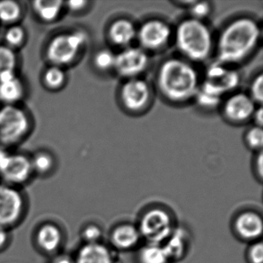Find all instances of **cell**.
<instances>
[{
  "label": "cell",
  "instance_id": "cell-1",
  "mask_svg": "<svg viewBox=\"0 0 263 263\" xmlns=\"http://www.w3.org/2000/svg\"><path fill=\"white\" fill-rule=\"evenodd\" d=\"M260 38L261 29L255 20L250 17L233 20L220 33L216 63L229 67L242 62L255 50Z\"/></svg>",
  "mask_w": 263,
  "mask_h": 263
},
{
  "label": "cell",
  "instance_id": "cell-25",
  "mask_svg": "<svg viewBox=\"0 0 263 263\" xmlns=\"http://www.w3.org/2000/svg\"><path fill=\"white\" fill-rule=\"evenodd\" d=\"M30 161L33 172L40 175H47L54 167L55 161L53 155L44 151L35 154Z\"/></svg>",
  "mask_w": 263,
  "mask_h": 263
},
{
  "label": "cell",
  "instance_id": "cell-24",
  "mask_svg": "<svg viewBox=\"0 0 263 263\" xmlns=\"http://www.w3.org/2000/svg\"><path fill=\"white\" fill-rule=\"evenodd\" d=\"M67 74L63 67L53 66L48 67L43 75V83L50 90H58L65 85Z\"/></svg>",
  "mask_w": 263,
  "mask_h": 263
},
{
  "label": "cell",
  "instance_id": "cell-15",
  "mask_svg": "<svg viewBox=\"0 0 263 263\" xmlns=\"http://www.w3.org/2000/svg\"><path fill=\"white\" fill-rule=\"evenodd\" d=\"M73 260L75 263H117L118 258L111 248L96 242L84 243Z\"/></svg>",
  "mask_w": 263,
  "mask_h": 263
},
{
  "label": "cell",
  "instance_id": "cell-30",
  "mask_svg": "<svg viewBox=\"0 0 263 263\" xmlns=\"http://www.w3.org/2000/svg\"><path fill=\"white\" fill-rule=\"evenodd\" d=\"M81 235L84 243L101 242L103 235L102 229L98 224L90 223L83 228Z\"/></svg>",
  "mask_w": 263,
  "mask_h": 263
},
{
  "label": "cell",
  "instance_id": "cell-26",
  "mask_svg": "<svg viewBox=\"0 0 263 263\" xmlns=\"http://www.w3.org/2000/svg\"><path fill=\"white\" fill-rule=\"evenodd\" d=\"M17 56L16 51L6 45H0V76L16 73Z\"/></svg>",
  "mask_w": 263,
  "mask_h": 263
},
{
  "label": "cell",
  "instance_id": "cell-35",
  "mask_svg": "<svg viewBox=\"0 0 263 263\" xmlns=\"http://www.w3.org/2000/svg\"><path fill=\"white\" fill-rule=\"evenodd\" d=\"M255 172L256 174L257 178L259 180H261L263 175V158L262 152L260 151L257 155L256 159L255 160Z\"/></svg>",
  "mask_w": 263,
  "mask_h": 263
},
{
  "label": "cell",
  "instance_id": "cell-27",
  "mask_svg": "<svg viewBox=\"0 0 263 263\" xmlns=\"http://www.w3.org/2000/svg\"><path fill=\"white\" fill-rule=\"evenodd\" d=\"M27 33L25 29L19 24L10 26L4 33L5 45L14 50L22 47L25 43Z\"/></svg>",
  "mask_w": 263,
  "mask_h": 263
},
{
  "label": "cell",
  "instance_id": "cell-37",
  "mask_svg": "<svg viewBox=\"0 0 263 263\" xmlns=\"http://www.w3.org/2000/svg\"><path fill=\"white\" fill-rule=\"evenodd\" d=\"M252 118H253L254 121H255V126L261 127L263 123V110L261 106H259V107L255 109Z\"/></svg>",
  "mask_w": 263,
  "mask_h": 263
},
{
  "label": "cell",
  "instance_id": "cell-11",
  "mask_svg": "<svg viewBox=\"0 0 263 263\" xmlns=\"http://www.w3.org/2000/svg\"><path fill=\"white\" fill-rule=\"evenodd\" d=\"M121 104L130 112H140L150 102L152 90L147 81L139 78L127 80L120 92Z\"/></svg>",
  "mask_w": 263,
  "mask_h": 263
},
{
  "label": "cell",
  "instance_id": "cell-21",
  "mask_svg": "<svg viewBox=\"0 0 263 263\" xmlns=\"http://www.w3.org/2000/svg\"><path fill=\"white\" fill-rule=\"evenodd\" d=\"M64 5L61 0H36L33 2V10L41 21L52 23L59 17Z\"/></svg>",
  "mask_w": 263,
  "mask_h": 263
},
{
  "label": "cell",
  "instance_id": "cell-31",
  "mask_svg": "<svg viewBox=\"0 0 263 263\" xmlns=\"http://www.w3.org/2000/svg\"><path fill=\"white\" fill-rule=\"evenodd\" d=\"M191 18L203 21L212 12V5L209 2L194 1L189 7Z\"/></svg>",
  "mask_w": 263,
  "mask_h": 263
},
{
  "label": "cell",
  "instance_id": "cell-18",
  "mask_svg": "<svg viewBox=\"0 0 263 263\" xmlns=\"http://www.w3.org/2000/svg\"><path fill=\"white\" fill-rule=\"evenodd\" d=\"M138 29L135 24L125 18L116 20L109 26L107 36L109 41L117 47H130L132 43L137 39Z\"/></svg>",
  "mask_w": 263,
  "mask_h": 263
},
{
  "label": "cell",
  "instance_id": "cell-28",
  "mask_svg": "<svg viewBox=\"0 0 263 263\" xmlns=\"http://www.w3.org/2000/svg\"><path fill=\"white\" fill-rule=\"evenodd\" d=\"M116 54L109 49H101L93 56L95 67L101 72H107L115 69Z\"/></svg>",
  "mask_w": 263,
  "mask_h": 263
},
{
  "label": "cell",
  "instance_id": "cell-13",
  "mask_svg": "<svg viewBox=\"0 0 263 263\" xmlns=\"http://www.w3.org/2000/svg\"><path fill=\"white\" fill-rule=\"evenodd\" d=\"M222 108L226 119L235 124H242L252 118L257 107L249 95L239 92L229 96Z\"/></svg>",
  "mask_w": 263,
  "mask_h": 263
},
{
  "label": "cell",
  "instance_id": "cell-12",
  "mask_svg": "<svg viewBox=\"0 0 263 263\" xmlns=\"http://www.w3.org/2000/svg\"><path fill=\"white\" fill-rule=\"evenodd\" d=\"M33 173L30 158L22 154H7L0 164V176L5 184L21 185Z\"/></svg>",
  "mask_w": 263,
  "mask_h": 263
},
{
  "label": "cell",
  "instance_id": "cell-36",
  "mask_svg": "<svg viewBox=\"0 0 263 263\" xmlns=\"http://www.w3.org/2000/svg\"><path fill=\"white\" fill-rule=\"evenodd\" d=\"M9 232L7 228L0 224V250H2L9 242Z\"/></svg>",
  "mask_w": 263,
  "mask_h": 263
},
{
  "label": "cell",
  "instance_id": "cell-34",
  "mask_svg": "<svg viewBox=\"0 0 263 263\" xmlns=\"http://www.w3.org/2000/svg\"><path fill=\"white\" fill-rule=\"evenodd\" d=\"M89 3L87 1H69V2L64 3L66 7L70 11L73 13H79L85 10L88 5Z\"/></svg>",
  "mask_w": 263,
  "mask_h": 263
},
{
  "label": "cell",
  "instance_id": "cell-23",
  "mask_svg": "<svg viewBox=\"0 0 263 263\" xmlns=\"http://www.w3.org/2000/svg\"><path fill=\"white\" fill-rule=\"evenodd\" d=\"M23 15L21 4L13 0L0 1V23L10 26L17 24Z\"/></svg>",
  "mask_w": 263,
  "mask_h": 263
},
{
  "label": "cell",
  "instance_id": "cell-6",
  "mask_svg": "<svg viewBox=\"0 0 263 263\" xmlns=\"http://www.w3.org/2000/svg\"><path fill=\"white\" fill-rule=\"evenodd\" d=\"M30 130V119L25 110L16 105H4L0 109V143L13 145Z\"/></svg>",
  "mask_w": 263,
  "mask_h": 263
},
{
  "label": "cell",
  "instance_id": "cell-20",
  "mask_svg": "<svg viewBox=\"0 0 263 263\" xmlns=\"http://www.w3.org/2000/svg\"><path fill=\"white\" fill-rule=\"evenodd\" d=\"M170 261L181 259L189 246V238L184 229H175L170 236L161 244Z\"/></svg>",
  "mask_w": 263,
  "mask_h": 263
},
{
  "label": "cell",
  "instance_id": "cell-39",
  "mask_svg": "<svg viewBox=\"0 0 263 263\" xmlns=\"http://www.w3.org/2000/svg\"><path fill=\"white\" fill-rule=\"evenodd\" d=\"M7 152H6L5 151L3 150V149H0V164H1V163L3 162V161H4V158H5V157L7 156Z\"/></svg>",
  "mask_w": 263,
  "mask_h": 263
},
{
  "label": "cell",
  "instance_id": "cell-32",
  "mask_svg": "<svg viewBox=\"0 0 263 263\" xmlns=\"http://www.w3.org/2000/svg\"><path fill=\"white\" fill-rule=\"evenodd\" d=\"M249 96L258 105H261L263 98V77L261 73L255 77L250 86Z\"/></svg>",
  "mask_w": 263,
  "mask_h": 263
},
{
  "label": "cell",
  "instance_id": "cell-38",
  "mask_svg": "<svg viewBox=\"0 0 263 263\" xmlns=\"http://www.w3.org/2000/svg\"><path fill=\"white\" fill-rule=\"evenodd\" d=\"M51 263H75L73 258H70L67 255H61L54 258Z\"/></svg>",
  "mask_w": 263,
  "mask_h": 263
},
{
  "label": "cell",
  "instance_id": "cell-3",
  "mask_svg": "<svg viewBox=\"0 0 263 263\" xmlns=\"http://www.w3.org/2000/svg\"><path fill=\"white\" fill-rule=\"evenodd\" d=\"M178 51L189 61L202 62L213 50V36L203 21L189 18L181 21L175 33Z\"/></svg>",
  "mask_w": 263,
  "mask_h": 263
},
{
  "label": "cell",
  "instance_id": "cell-17",
  "mask_svg": "<svg viewBox=\"0 0 263 263\" xmlns=\"http://www.w3.org/2000/svg\"><path fill=\"white\" fill-rule=\"evenodd\" d=\"M141 237L138 226L129 223L118 224L110 235V244L118 250H130L136 247L141 241Z\"/></svg>",
  "mask_w": 263,
  "mask_h": 263
},
{
  "label": "cell",
  "instance_id": "cell-14",
  "mask_svg": "<svg viewBox=\"0 0 263 263\" xmlns=\"http://www.w3.org/2000/svg\"><path fill=\"white\" fill-rule=\"evenodd\" d=\"M235 233L243 241H259L262 235L263 221L261 215L254 211L240 212L233 221Z\"/></svg>",
  "mask_w": 263,
  "mask_h": 263
},
{
  "label": "cell",
  "instance_id": "cell-5",
  "mask_svg": "<svg viewBox=\"0 0 263 263\" xmlns=\"http://www.w3.org/2000/svg\"><path fill=\"white\" fill-rule=\"evenodd\" d=\"M138 228L147 243L158 245L162 244L175 229L170 213L158 207L145 211L140 218Z\"/></svg>",
  "mask_w": 263,
  "mask_h": 263
},
{
  "label": "cell",
  "instance_id": "cell-9",
  "mask_svg": "<svg viewBox=\"0 0 263 263\" xmlns=\"http://www.w3.org/2000/svg\"><path fill=\"white\" fill-rule=\"evenodd\" d=\"M149 64L147 52L141 47H128L116 54L115 71L127 80L138 78L144 73Z\"/></svg>",
  "mask_w": 263,
  "mask_h": 263
},
{
  "label": "cell",
  "instance_id": "cell-8",
  "mask_svg": "<svg viewBox=\"0 0 263 263\" xmlns=\"http://www.w3.org/2000/svg\"><path fill=\"white\" fill-rule=\"evenodd\" d=\"M25 211V199L14 186L0 184V224L9 228L17 224Z\"/></svg>",
  "mask_w": 263,
  "mask_h": 263
},
{
  "label": "cell",
  "instance_id": "cell-10",
  "mask_svg": "<svg viewBox=\"0 0 263 263\" xmlns=\"http://www.w3.org/2000/svg\"><path fill=\"white\" fill-rule=\"evenodd\" d=\"M172 36L170 26L158 19L148 20L138 29L137 40L141 48L147 51H155L167 45Z\"/></svg>",
  "mask_w": 263,
  "mask_h": 263
},
{
  "label": "cell",
  "instance_id": "cell-7",
  "mask_svg": "<svg viewBox=\"0 0 263 263\" xmlns=\"http://www.w3.org/2000/svg\"><path fill=\"white\" fill-rule=\"evenodd\" d=\"M239 84V75L229 66L215 63L206 72L205 80L199 88L206 93L222 99L226 93L233 91Z\"/></svg>",
  "mask_w": 263,
  "mask_h": 263
},
{
  "label": "cell",
  "instance_id": "cell-29",
  "mask_svg": "<svg viewBox=\"0 0 263 263\" xmlns=\"http://www.w3.org/2000/svg\"><path fill=\"white\" fill-rule=\"evenodd\" d=\"M245 141L249 148L260 152L262 148V128L258 126H253L248 130L245 136Z\"/></svg>",
  "mask_w": 263,
  "mask_h": 263
},
{
  "label": "cell",
  "instance_id": "cell-33",
  "mask_svg": "<svg viewBox=\"0 0 263 263\" xmlns=\"http://www.w3.org/2000/svg\"><path fill=\"white\" fill-rule=\"evenodd\" d=\"M249 263H262L263 246L261 240L252 242L246 254Z\"/></svg>",
  "mask_w": 263,
  "mask_h": 263
},
{
  "label": "cell",
  "instance_id": "cell-19",
  "mask_svg": "<svg viewBox=\"0 0 263 263\" xmlns=\"http://www.w3.org/2000/svg\"><path fill=\"white\" fill-rule=\"evenodd\" d=\"M24 93L25 87L16 73L0 76V101L5 105H16Z\"/></svg>",
  "mask_w": 263,
  "mask_h": 263
},
{
  "label": "cell",
  "instance_id": "cell-4",
  "mask_svg": "<svg viewBox=\"0 0 263 263\" xmlns=\"http://www.w3.org/2000/svg\"><path fill=\"white\" fill-rule=\"evenodd\" d=\"M87 41V35L81 30L56 35L47 44V59L53 66L70 65L76 61Z\"/></svg>",
  "mask_w": 263,
  "mask_h": 263
},
{
  "label": "cell",
  "instance_id": "cell-16",
  "mask_svg": "<svg viewBox=\"0 0 263 263\" xmlns=\"http://www.w3.org/2000/svg\"><path fill=\"white\" fill-rule=\"evenodd\" d=\"M64 240L62 230L53 223L41 224L36 232V246L44 253L53 254L61 248Z\"/></svg>",
  "mask_w": 263,
  "mask_h": 263
},
{
  "label": "cell",
  "instance_id": "cell-22",
  "mask_svg": "<svg viewBox=\"0 0 263 263\" xmlns=\"http://www.w3.org/2000/svg\"><path fill=\"white\" fill-rule=\"evenodd\" d=\"M138 263H170L168 257L161 245L147 243L137 254Z\"/></svg>",
  "mask_w": 263,
  "mask_h": 263
},
{
  "label": "cell",
  "instance_id": "cell-2",
  "mask_svg": "<svg viewBox=\"0 0 263 263\" xmlns=\"http://www.w3.org/2000/svg\"><path fill=\"white\" fill-rule=\"evenodd\" d=\"M157 83L161 95L174 103L195 98L200 86L196 69L189 61L179 58H170L161 64Z\"/></svg>",
  "mask_w": 263,
  "mask_h": 263
}]
</instances>
